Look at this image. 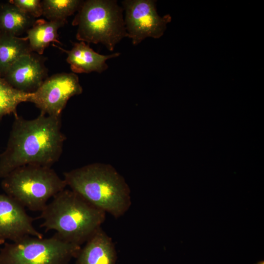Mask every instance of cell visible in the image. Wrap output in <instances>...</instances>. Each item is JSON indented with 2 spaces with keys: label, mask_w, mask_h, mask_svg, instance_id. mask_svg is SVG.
Masks as SVG:
<instances>
[{
  "label": "cell",
  "mask_w": 264,
  "mask_h": 264,
  "mask_svg": "<svg viewBox=\"0 0 264 264\" xmlns=\"http://www.w3.org/2000/svg\"><path fill=\"white\" fill-rule=\"evenodd\" d=\"M14 117L6 148L0 155V178L25 165L51 167L60 158L66 140L61 116L41 113L31 120Z\"/></svg>",
  "instance_id": "1"
},
{
  "label": "cell",
  "mask_w": 264,
  "mask_h": 264,
  "mask_svg": "<svg viewBox=\"0 0 264 264\" xmlns=\"http://www.w3.org/2000/svg\"><path fill=\"white\" fill-rule=\"evenodd\" d=\"M70 189L115 219L131 204V191L124 177L112 166L95 163L64 173Z\"/></svg>",
  "instance_id": "2"
},
{
  "label": "cell",
  "mask_w": 264,
  "mask_h": 264,
  "mask_svg": "<svg viewBox=\"0 0 264 264\" xmlns=\"http://www.w3.org/2000/svg\"><path fill=\"white\" fill-rule=\"evenodd\" d=\"M41 227L61 239L81 245L100 227L106 213L72 190L64 189L41 212Z\"/></svg>",
  "instance_id": "3"
},
{
  "label": "cell",
  "mask_w": 264,
  "mask_h": 264,
  "mask_svg": "<svg viewBox=\"0 0 264 264\" xmlns=\"http://www.w3.org/2000/svg\"><path fill=\"white\" fill-rule=\"evenodd\" d=\"M123 8L114 0L83 1L72 21L79 41L101 43L110 51L127 37Z\"/></svg>",
  "instance_id": "4"
},
{
  "label": "cell",
  "mask_w": 264,
  "mask_h": 264,
  "mask_svg": "<svg viewBox=\"0 0 264 264\" xmlns=\"http://www.w3.org/2000/svg\"><path fill=\"white\" fill-rule=\"evenodd\" d=\"M66 186L51 167L34 165L14 170L1 182L6 195L33 211H42L49 199Z\"/></svg>",
  "instance_id": "5"
},
{
  "label": "cell",
  "mask_w": 264,
  "mask_h": 264,
  "mask_svg": "<svg viewBox=\"0 0 264 264\" xmlns=\"http://www.w3.org/2000/svg\"><path fill=\"white\" fill-rule=\"evenodd\" d=\"M3 244L0 264H68L81 248L56 234L47 238L27 236Z\"/></svg>",
  "instance_id": "6"
},
{
  "label": "cell",
  "mask_w": 264,
  "mask_h": 264,
  "mask_svg": "<svg viewBox=\"0 0 264 264\" xmlns=\"http://www.w3.org/2000/svg\"><path fill=\"white\" fill-rule=\"evenodd\" d=\"M122 4L125 11L127 37L132 40L133 45H137L146 38H160L172 20L169 14L158 15L155 0H125Z\"/></svg>",
  "instance_id": "7"
},
{
  "label": "cell",
  "mask_w": 264,
  "mask_h": 264,
  "mask_svg": "<svg viewBox=\"0 0 264 264\" xmlns=\"http://www.w3.org/2000/svg\"><path fill=\"white\" fill-rule=\"evenodd\" d=\"M82 91L75 73H57L46 78L36 90L31 93L28 102L34 104L43 114L61 116L69 99Z\"/></svg>",
  "instance_id": "8"
},
{
  "label": "cell",
  "mask_w": 264,
  "mask_h": 264,
  "mask_svg": "<svg viewBox=\"0 0 264 264\" xmlns=\"http://www.w3.org/2000/svg\"><path fill=\"white\" fill-rule=\"evenodd\" d=\"M33 220L18 201L6 194H0V244L27 236L43 238L34 227Z\"/></svg>",
  "instance_id": "9"
},
{
  "label": "cell",
  "mask_w": 264,
  "mask_h": 264,
  "mask_svg": "<svg viewBox=\"0 0 264 264\" xmlns=\"http://www.w3.org/2000/svg\"><path fill=\"white\" fill-rule=\"evenodd\" d=\"M46 71L41 59L32 52L18 59L3 78L15 88L26 93L36 90L45 80Z\"/></svg>",
  "instance_id": "10"
},
{
  "label": "cell",
  "mask_w": 264,
  "mask_h": 264,
  "mask_svg": "<svg viewBox=\"0 0 264 264\" xmlns=\"http://www.w3.org/2000/svg\"><path fill=\"white\" fill-rule=\"evenodd\" d=\"M81 248L75 264H115L117 253L111 238L99 228Z\"/></svg>",
  "instance_id": "11"
},
{
  "label": "cell",
  "mask_w": 264,
  "mask_h": 264,
  "mask_svg": "<svg viewBox=\"0 0 264 264\" xmlns=\"http://www.w3.org/2000/svg\"><path fill=\"white\" fill-rule=\"evenodd\" d=\"M67 54L66 61L74 73H102L108 68L107 60L118 57L119 52L104 55L94 51L85 42L75 43L70 50H65Z\"/></svg>",
  "instance_id": "12"
},
{
  "label": "cell",
  "mask_w": 264,
  "mask_h": 264,
  "mask_svg": "<svg viewBox=\"0 0 264 264\" xmlns=\"http://www.w3.org/2000/svg\"><path fill=\"white\" fill-rule=\"evenodd\" d=\"M66 22L39 19L27 30V39L31 50L42 55L51 43H60L58 30Z\"/></svg>",
  "instance_id": "13"
},
{
  "label": "cell",
  "mask_w": 264,
  "mask_h": 264,
  "mask_svg": "<svg viewBox=\"0 0 264 264\" xmlns=\"http://www.w3.org/2000/svg\"><path fill=\"white\" fill-rule=\"evenodd\" d=\"M35 21L34 18L10 3L0 7L1 34L17 36L27 31Z\"/></svg>",
  "instance_id": "14"
},
{
  "label": "cell",
  "mask_w": 264,
  "mask_h": 264,
  "mask_svg": "<svg viewBox=\"0 0 264 264\" xmlns=\"http://www.w3.org/2000/svg\"><path fill=\"white\" fill-rule=\"evenodd\" d=\"M26 38L1 34L0 36V77L22 56L32 51Z\"/></svg>",
  "instance_id": "15"
},
{
  "label": "cell",
  "mask_w": 264,
  "mask_h": 264,
  "mask_svg": "<svg viewBox=\"0 0 264 264\" xmlns=\"http://www.w3.org/2000/svg\"><path fill=\"white\" fill-rule=\"evenodd\" d=\"M30 94L15 88L0 77V121L6 115L13 114L17 116L18 106L21 103L28 102Z\"/></svg>",
  "instance_id": "16"
},
{
  "label": "cell",
  "mask_w": 264,
  "mask_h": 264,
  "mask_svg": "<svg viewBox=\"0 0 264 264\" xmlns=\"http://www.w3.org/2000/svg\"><path fill=\"white\" fill-rule=\"evenodd\" d=\"M79 0H44L43 15L48 21L66 22V19L77 11L82 2Z\"/></svg>",
  "instance_id": "17"
},
{
  "label": "cell",
  "mask_w": 264,
  "mask_h": 264,
  "mask_svg": "<svg viewBox=\"0 0 264 264\" xmlns=\"http://www.w3.org/2000/svg\"><path fill=\"white\" fill-rule=\"evenodd\" d=\"M9 2L34 18L43 15L42 2L40 0H11Z\"/></svg>",
  "instance_id": "18"
},
{
  "label": "cell",
  "mask_w": 264,
  "mask_h": 264,
  "mask_svg": "<svg viewBox=\"0 0 264 264\" xmlns=\"http://www.w3.org/2000/svg\"><path fill=\"white\" fill-rule=\"evenodd\" d=\"M264 264V261L263 260V261H259L258 262H257L256 264Z\"/></svg>",
  "instance_id": "19"
},
{
  "label": "cell",
  "mask_w": 264,
  "mask_h": 264,
  "mask_svg": "<svg viewBox=\"0 0 264 264\" xmlns=\"http://www.w3.org/2000/svg\"><path fill=\"white\" fill-rule=\"evenodd\" d=\"M1 34V31H0V36Z\"/></svg>",
  "instance_id": "20"
}]
</instances>
